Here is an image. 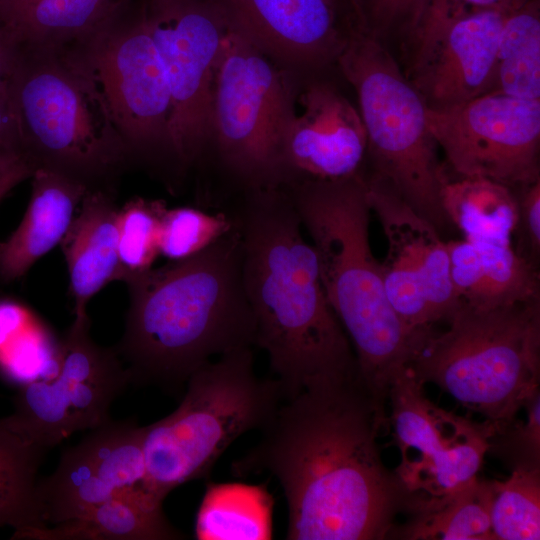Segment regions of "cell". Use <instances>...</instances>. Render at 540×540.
<instances>
[{
    "mask_svg": "<svg viewBox=\"0 0 540 540\" xmlns=\"http://www.w3.org/2000/svg\"><path fill=\"white\" fill-rule=\"evenodd\" d=\"M387 422L386 406L359 374L316 380L281 402L232 473H268L278 481L288 540L385 539L407 509L377 441Z\"/></svg>",
    "mask_w": 540,
    "mask_h": 540,
    "instance_id": "cell-1",
    "label": "cell"
},
{
    "mask_svg": "<svg viewBox=\"0 0 540 540\" xmlns=\"http://www.w3.org/2000/svg\"><path fill=\"white\" fill-rule=\"evenodd\" d=\"M241 242L242 279L284 400L309 383L358 374L352 345L325 294L316 252L284 188L246 192L230 212Z\"/></svg>",
    "mask_w": 540,
    "mask_h": 540,
    "instance_id": "cell-2",
    "label": "cell"
},
{
    "mask_svg": "<svg viewBox=\"0 0 540 540\" xmlns=\"http://www.w3.org/2000/svg\"><path fill=\"white\" fill-rule=\"evenodd\" d=\"M123 335L114 346L131 384L180 394L193 372L225 353L255 346L235 226L199 252L127 281Z\"/></svg>",
    "mask_w": 540,
    "mask_h": 540,
    "instance_id": "cell-3",
    "label": "cell"
},
{
    "mask_svg": "<svg viewBox=\"0 0 540 540\" xmlns=\"http://www.w3.org/2000/svg\"><path fill=\"white\" fill-rule=\"evenodd\" d=\"M284 189L312 239L325 294L352 345L359 377L387 405L393 382L410 369L427 336L411 332L387 298L369 242L366 177L303 180Z\"/></svg>",
    "mask_w": 540,
    "mask_h": 540,
    "instance_id": "cell-4",
    "label": "cell"
},
{
    "mask_svg": "<svg viewBox=\"0 0 540 540\" xmlns=\"http://www.w3.org/2000/svg\"><path fill=\"white\" fill-rule=\"evenodd\" d=\"M7 94L20 152L35 170L114 192L116 177L132 164L129 152L71 47L17 43Z\"/></svg>",
    "mask_w": 540,
    "mask_h": 540,
    "instance_id": "cell-5",
    "label": "cell"
},
{
    "mask_svg": "<svg viewBox=\"0 0 540 540\" xmlns=\"http://www.w3.org/2000/svg\"><path fill=\"white\" fill-rule=\"evenodd\" d=\"M446 321L410 370L479 414L496 437L540 393V299L490 308L460 301Z\"/></svg>",
    "mask_w": 540,
    "mask_h": 540,
    "instance_id": "cell-6",
    "label": "cell"
},
{
    "mask_svg": "<svg viewBox=\"0 0 540 540\" xmlns=\"http://www.w3.org/2000/svg\"><path fill=\"white\" fill-rule=\"evenodd\" d=\"M284 400L277 380L256 374L252 347L218 356L186 382L179 406L144 426V488L163 502L178 486L206 478L241 435L261 430Z\"/></svg>",
    "mask_w": 540,
    "mask_h": 540,
    "instance_id": "cell-7",
    "label": "cell"
},
{
    "mask_svg": "<svg viewBox=\"0 0 540 540\" xmlns=\"http://www.w3.org/2000/svg\"><path fill=\"white\" fill-rule=\"evenodd\" d=\"M336 64L357 95L372 176L439 230L448 222L441 205L447 176L423 96L384 43L355 28Z\"/></svg>",
    "mask_w": 540,
    "mask_h": 540,
    "instance_id": "cell-8",
    "label": "cell"
},
{
    "mask_svg": "<svg viewBox=\"0 0 540 540\" xmlns=\"http://www.w3.org/2000/svg\"><path fill=\"white\" fill-rule=\"evenodd\" d=\"M271 60L229 24L216 72L211 142L246 192L285 184L283 144L297 90L294 73Z\"/></svg>",
    "mask_w": 540,
    "mask_h": 540,
    "instance_id": "cell-9",
    "label": "cell"
},
{
    "mask_svg": "<svg viewBox=\"0 0 540 540\" xmlns=\"http://www.w3.org/2000/svg\"><path fill=\"white\" fill-rule=\"evenodd\" d=\"M96 82L131 163L173 162L171 94L145 6L130 1L85 40L69 46Z\"/></svg>",
    "mask_w": 540,
    "mask_h": 540,
    "instance_id": "cell-10",
    "label": "cell"
},
{
    "mask_svg": "<svg viewBox=\"0 0 540 540\" xmlns=\"http://www.w3.org/2000/svg\"><path fill=\"white\" fill-rule=\"evenodd\" d=\"M144 6L170 88L173 163L184 171L211 143L216 72L229 22L215 0H147Z\"/></svg>",
    "mask_w": 540,
    "mask_h": 540,
    "instance_id": "cell-11",
    "label": "cell"
},
{
    "mask_svg": "<svg viewBox=\"0 0 540 540\" xmlns=\"http://www.w3.org/2000/svg\"><path fill=\"white\" fill-rule=\"evenodd\" d=\"M131 384L113 347L90 336L88 314L75 316L61 339L56 375L18 387L7 424L38 447L49 450L75 432L111 420L112 403Z\"/></svg>",
    "mask_w": 540,
    "mask_h": 540,
    "instance_id": "cell-12",
    "label": "cell"
},
{
    "mask_svg": "<svg viewBox=\"0 0 540 540\" xmlns=\"http://www.w3.org/2000/svg\"><path fill=\"white\" fill-rule=\"evenodd\" d=\"M392 435L400 450L396 468L407 497V510L456 492L474 479L492 447L494 428L438 407L407 370L392 384Z\"/></svg>",
    "mask_w": 540,
    "mask_h": 540,
    "instance_id": "cell-13",
    "label": "cell"
},
{
    "mask_svg": "<svg viewBox=\"0 0 540 540\" xmlns=\"http://www.w3.org/2000/svg\"><path fill=\"white\" fill-rule=\"evenodd\" d=\"M426 119L458 177L510 188L540 180V100L488 92L446 108L427 106Z\"/></svg>",
    "mask_w": 540,
    "mask_h": 540,
    "instance_id": "cell-14",
    "label": "cell"
},
{
    "mask_svg": "<svg viewBox=\"0 0 540 540\" xmlns=\"http://www.w3.org/2000/svg\"><path fill=\"white\" fill-rule=\"evenodd\" d=\"M366 182L371 212L388 242L381 263L387 298L411 332L427 336L460 303L451 281L448 244L385 182L372 175Z\"/></svg>",
    "mask_w": 540,
    "mask_h": 540,
    "instance_id": "cell-15",
    "label": "cell"
},
{
    "mask_svg": "<svg viewBox=\"0 0 540 540\" xmlns=\"http://www.w3.org/2000/svg\"><path fill=\"white\" fill-rule=\"evenodd\" d=\"M143 437L144 426L111 419L64 450L55 471L37 485L46 524L80 518L114 496L144 488Z\"/></svg>",
    "mask_w": 540,
    "mask_h": 540,
    "instance_id": "cell-16",
    "label": "cell"
},
{
    "mask_svg": "<svg viewBox=\"0 0 540 540\" xmlns=\"http://www.w3.org/2000/svg\"><path fill=\"white\" fill-rule=\"evenodd\" d=\"M229 24L283 68L318 72L336 63L353 28L336 0H215Z\"/></svg>",
    "mask_w": 540,
    "mask_h": 540,
    "instance_id": "cell-17",
    "label": "cell"
},
{
    "mask_svg": "<svg viewBox=\"0 0 540 540\" xmlns=\"http://www.w3.org/2000/svg\"><path fill=\"white\" fill-rule=\"evenodd\" d=\"M283 144V187L303 180H335L361 172L365 128L351 102L331 83L310 81L299 96Z\"/></svg>",
    "mask_w": 540,
    "mask_h": 540,
    "instance_id": "cell-18",
    "label": "cell"
},
{
    "mask_svg": "<svg viewBox=\"0 0 540 540\" xmlns=\"http://www.w3.org/2000/svg\"><path fill=\"white\" fill-rule=\"evenodd\" d=\"M508 10H475L448 24L426 63L410 79L428 107L454 106L491 90Z\"/></svg>",
    "mask_w": 540,
    "mask_h": 540,
    "instance_id": "cell-19",
    "label": "cell"
},
{
    "mask_svg": "<svg viewBox=\"0 0 540 540\" xmlns=\"http://www.w3.org/2000/svg\"><path fill=\"white\" fill-rule=\"evenodd\" d=\"M24 216L0 242V281L22 278L30 268L60 244L78 207L89 191L83 183L64 174L37 168Z\"/></svg>",
    "mask_w": 540,
    "mask_h": 540,
    "instance_id": "cell-20",
    "label": "cell"
},
{
    "mask_svg": "<svg viewBox=\"0 0 540 540\" xmlns=\"http://www.w3.org/2000/svg\"><path fill=\"white\" fill-rule=\"evenodd\" d=\"M119 207L113 191L89 190L59 244L67 265L74 316L88 314L90 300L116 281Z\"/></svg>",
    "mask_w": 540,
    "mask_h": 540,
    "instance_id": "cell-21",
    "label": "cell"
},
{
    "mask_svg": "<svg viewBox=\"0 0 540 540\" xmlns=\"http://www.w3.org/2000/svg\"><path fill=\"white\" fill-rule=\"evenodd\" d=\"M130 0H0V22L17 43L47 48L77 44Z\"/></svg>",
    "mask_w": 540,
    "mask_h": 540,
    "instance_id": "cell-22",
    "label": "cell"
},
{
    "mask_svg": "<svg viewBox=\"0 0 540 540\" xmlns=\"http://www.w3.org/2000/svg\"><path fill=\"white\" fill-rule=\"evenodd\" d=\"M185 535L168 521L163 502L144 488L114 496L84 516L46 527L30 539L174 540Z\"/></svg>",
    "mask_w": 540,
    "mask_h": 540,
    "instance_id": "cell-23",
    "label": "cell"
},
{
    "mask_svg": "<svg viewBox=\"0 0 540 540\" xmlns=\"http://www.w3.org/2000/svg\"><path fill=\"white\" fill-rule=\"evenodd\" d=\"M441 205L447 221L473 242L509 244L518 226V200L512 188L487 178H447Z\"/></svg>",
    "mask_w": 540,
    "mask_h": 540,
    "instance_id": "cell-24",
    "label": "cell"
},
{
    "mask_svg": "<svg viewBox=\"0 0 540 540\" xmlns=\"http://www.w3.org/2000/svg\"><path fill=\"white\" fill-rule=\"evenodd\" d=\"M45 453L0 418V527L13 528V539H30L48 527L37 494Z\"/></svg>",
    "mask_w": 540,
    "mask_h": 540,
    "instance_id": "cell-25",
    "label": "cell"
},
{
    "mask_svg": "<svg viewBox=\"0 0 540 540\" xmlns=\"http://www.w3.org/2000/svg\"><path fill=\"white\" fill-rule=\"evenodd\" d=\"M272 498L262 486L211 483L195 521L199 540L272 538Z\"/></svg>",
    "mask_w": 540,
    "mask_h": 540,
    "instance_id": "cell-26",
    "label": "cell"
},
{
    "mask_svg": "<svg viewBox=\"0 0 540 540\" xmlns=\"http://www.w3.org/2000/svg\"><path fill=\"white\" fill-rule=\"evenodd\" d=\"M492 481L478 477L462 489L421 503L398 533L412 540H491Z\"/></svg>",
    "mask_w": 540,
    "mask_h": 540,
    "instance_id": "cell-27",
    "label": "cell"
},
{
    "mask_svg": "<svg viewBox=\"0 0 540 540\" xmlns=\"http://www.w3.org/2000/svg\"><path fill=\"white\" fill-rule=\"evenodd\" d=\"M61 339L56 340L21 303L0 300V373L18 387L56 375Z\"/></svg>",
    "mask_w": 540,
    "mask_h": 540,
    "instance_id": "cell-28",
    "label": "cell"
},
{
    "mask_svg": "<svg viewBox=\"0 0 540 540\" xmlns=\"http://www.w3.org/2000/svg\"><path fill=\"white\" fill-rule=\"evenodd\" d=\"M489 92L540 100V0H525L508 10Z\"/></svg>",
    "mask_w": 540,
    "mask_h": 540,
    "instance_id": "cell-29",
    "label": "cell"
},
{
    "mask_svg": "<svg viewBox=\"0 0 540 540\" xmlns=\"http://www.w3.org/2000/svg\"><path fill=\"white\" fill-rule=\"evenodd\" d=\"M492 486L493 539H540V466L516 465L508 478Z\"/></svg>",
    "mask_w": 540,
    "mask_h": 540,
    "instance_id": "cell-30",
    "label": "cell"
},
{
    "mask_svg": "<svg viewBox=\"0 0 540 540\" xmlns=\"http://www.w3.org/2000/svg\"><path fill=\"white\" fill-rule=\"evenodd\" d=\"M167 208L164 200L144 197H133L119 207L116 281L126 283L153 267L160 255L161 223Z\"/></svg>",
    "mask_w": 540,
    "mask_h": 540,
    "instance_id": "cell-31",
    "label": "cell"
},
{
    "mask_svg": "<svg viewBox=\"0 0 540 540\" xmlns=\"http://www.w3.org/2000/svg\"><path fill=\"white\" fill-rule=\"evenodd\" d=\"M473 243L479 249L483 266V305L480 308L540 299L539 276L534 263L514 251L511 243Z\"/></svg>",
    "mask_w": 540,
    "mask_h": 540,
    "instance_id": "cell-32",
    "label": "cell"
},
{
    "mask_svg": "<svg viewBox=\"0 0 540 540\" xmlns=\"http://www.w3.org/2000/svg\"><path fill=\"white\" fill-rule=\"evenodd\" d=\"M234 228L230 212L209 213L194 207L167 208L161 223L159 252L170 261L203 251Z\"/></svg>",
    "mask_w": 540,
    "mask_h": 540,
    "instance_id": "cell-33",
    "label": "cell"
},
{
    "mask_svg": "<svg viewBox=\"0 0 540 540\" xmlns=\"http://www.w3.org/2000/svg\"><path fill=\"white\" fill-rule=\"evenodd\" d=\"M426 4L427 0H349L354 28L382 43L396 36L410 42Z\"/></svg>",
    "mask_w": 540,
    "mask_h": 540,
    "instance_id": "cell-34",
    "label": "cell"
},
{
    "mask_svg": "<svg viewBox=\"0 0 540 540\" xmlns=\"http://www.w3.org/2000/svg\"><path fill=\"white\" fill-rule=\"evenodd\" d=\"M525 0H427L421 23L410 40L411 74L430 57L444 29L457 17L481 9H510Z\"/></svg>",
    "mask_w": 540,
    "mask_h": 540,
    "instance_id": "cell-35",
    "label": "cell"
},
{
    "mask_svg": "<svg viewBox=\"0 0 540 540\" xmlns=\"http://www.w3.org/2000/svg\"><path fill=\"white\" fill-rule=\"evenodd\" d=\"M450 276L460 301L474 307L483 305V266L475 243L467 240L450 241Z\"/></svg>",
    "mask_w": 540,
    "mask_h": 540,
    "instance_id": "cell-36",
    "label": "cell"
},
{
    "mask_svg": "<svg viewBox=\"0 0 540 540\" xmlns=\"http://www.w3.org/2000/svg\"><path fill=\"white\" fill-rule=\"evenodd\" d=\"M527 412L525 423L515 422L503 433L509 445L515 450L516 465L540 466V393L524 408ZM515 465V466H516Z\"/></svg>",
    "mask_w": 540,
    "mask_h": 540,
    "instance_id": "cell-37",
    "label": "cell"
},
{
    "mask_svg": "<svg viewBox=\"0 0 540 540\" xmlns=\"http://www.w3.org/2000/svg\"><path fill=\"white\" fill-rule=\"evenodd\" d=\"M518 200V224L521 223L531 255L540 250V180L521 188Z\"/></svg>",
    "mask_w": 540,
    "mask_h": 540,
    "instance_id": "cell-38",
    "label": "cell"
},
{
    "mask_svg": "<svg viewBox=\"0 0 540 540\" xmlns=\"http://www.w3.org/2000/svg\"><path fill=\"white\" fill-rule=\"evenodd\" d=\"M21 157L6 85L0 89V171Z\"/></svg>",
    "mask_w": 540,
    "mask_h": 540,
    "instance_id": "cell-39",
    "label": "cell"
},
{
    "mask_svg": "<svg viewBox=\"0 0 540 540\" xmlns=\"http://www.w3.org/2000/svg\"><path fill=\"white\" fill-rule=\"evenodd\" d=\"M34 171L32 165L23 157L0 171V201L20 182L31 178Z\"/></svg>",
    "mask_w": 540,
    "mask_h": 540,
    "instance_id": "cell-40",
    "label": "cell"
},
{
    "mask_svg": "<svg viewBox=\"0 0 540 540\" xmlns=\"http://www.w3.org/2000/svg\"><path fill=\"white\" fill-rule=\"evenodd\" d=\"M15 52L16 41L0 22V89L7 85Z\"/></svg>",
    "mask_w": 540,
    "mask_h": 540,
    "instance_id": "cell-41",
    "label": "cell"
},
{
    "mask_svg": "<svg viewBox=\"0 0 540 540\" xmlns=\"http://www.w3.org/2000/svg\"><path fill=\"white\" fill-rule=\"evenodd\" d=\"M336 1L344 5L348 10H350L349 0H336Z\"/></svg>",
    "mask_w": 540,
    "mask_h": 540,
    "instance_id": "cell-42",
    "label": "cell"
}]
</instances>
